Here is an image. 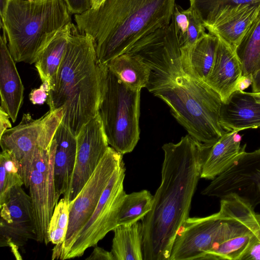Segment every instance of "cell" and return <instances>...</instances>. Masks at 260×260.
I'll return each mask as SVG.
<instances>
[{
    "label": "cell",
    "instance_id": "1",
    "mask_svg": "<svg viewBox=\"0 0 260 260\" xmlns=\"http://www.w3.org/2000/svg\"><path fill=\"white\" fill-rule=\"evenodd\" d=\"M211 147L189 135L177 143L162 146L161 183L153 195L151 210L142 219L144 260H169L176 235L189 217Z\"/></svg>",
    "mask_w": 260,
    "mask_h": 260
},
{
    "label": "cell",
    "instance_id": "2",
    "mask_svg": "<svg viewBox=\"0 0 260 260\" xmlns=\"http://www.w3.org/2000/svg\"><path fill=\"white\" fill-rule=\"evenodd\" d=\"M176 0H105L74 15L81 33L93 39L100 64L127 52L140 39L169 24Z\"/></svg>",
    "mask_w": 260,
    "mask_h": 260
},
{
    "label": "cell",
    "instance_id": "3",
    "mask_svg": "<svg viewBox=\"0 0 260 260\" xmlns=\"http://www.w3.org/2000/svg\"><path fill=\"white\" fill-rule=\"evenodd\" d=\"M99 64L93 39L74 24L55 84L48 92L50 110L61 109V123L77 137L98 114Z\"/></svg>",
    "mask_w": 260,
    "mask_h": 260
},
{
    "label": "cell",
    "instance_id": "4",
    "mask_svg": "<svg viewBox=\"0 0 260 260\" xmlns=\"http://www.w3.org/2000/svg\"><path fill=\"white\" fill-rule=\"evenodd\" d=\"M71 15L64 0H10L1 27L14 61L35 63Z\"/></svg>",
    "mask_w": 260,
    "mask_h": 260
},
{
    "label": "cell",
    "instance_id": "5",
    "mask_svg": "<svg viewBox=\"0 0 260 260\" xmlns=\"http://www.w3.org/2000/svg\"><path fill=\"white\" fill-rule=\"evenodd\" d=\"M149 91L164 101L188 135L201 143L211 147L227 132L220 123L222 102L204 81L183 74Z\"/></svg>",
    "mask_w": 260,
    "mask_h": 260
},
{
    "label": "cell",
    "instance_id": "6",
    "mask_svg": "<svg viewBox=\"0 0 260 260\" xmlns=\"http://www.w3.org/2000/svg\"><path fill=\"white\" fill-rule=\"evenodd\" d=\"M99 64L98 113L109 144L123 155L132 152L140 139L141 89L128 87L106 64Z\"/></svg>",
    "mask_w": 260,
    "mask_h": 260
},
{
    "label": "cell",
    "instance_id": "7",
    "mask_svg": "<svg viewBox=\"0 0 260 260\" xmlns=\"http://www.w3.org/2000/svg\"><path fill=\"white\" fill-rule=\"evenodd\" d=\"M123 155L109 147L93 173L75 200L69 204L68 228L64 242L55 245L52 259H61L75 242L80 230L95 210Z\"/></svg>",
    "mask_w": 260,
    "mask_h": 260
},
{
    "label": "cell",
    "instance_id": "8",
    "mask_svg": "<svg viewBox=\"0 0 260 260\" xmlns=\"http://www.w3.org/2000/svg\"><path fill=\"white\" fill-rule=\"evenodd\" d=\"M181 45L173 15L170 23L138 41L127 52L138 55L151 69L148 90L177 76L182 69Z\"/></svg>",
    "mask_w": 260,
    "mask_h": 260
},
{
    "label": "cell",
    "instance_id": "9",
    "mask_svg": "<svg viewBox=\"0 0 260 260\" xmlns=\"http://www.w3.org/2000/svg\"><path fill=\"white\" fill-rule=\"evenodd\" d=\"M125 172L123 160L114 171L92 215L62 260L82 256L88 248L96 246L118 226L119 210L126 195L123 186Z\"/></svg>",
    "mask_w": 260,
    "mask_h": 260
},
{
    "label": "cell",
    "instance_id": "10",
    "mask_svg": "<svg viewBox=\"0 0 260 260\" xmlns=\"http://www.w3.org/2000/svg\"><path fill=\"white\" fill-rule=\"evenodd\" d=\"M54 153L52 140L49 148L37 146L29 185L37 241L44 242L46 245L49 242L48 229L56 205Z\"/></svg>",
    "mask_w": 260,
    "mask_h": 260
},
{
    "label": "cell",
    "instance_id": "11",
    "mask_svg": "<svg viewBox=\"0 0 260 260\" xmlns=\"http://www.w3.org/2000/svg\"><path fill=\"white\" fill-rule=\"evenodd\" d=\"M260 149L243 151L223 172L212 180L202 194L220 199L234 193L254 207L260 203Z\"/></svg>",
    "mask_w": 260,
    "mask_h": 260
},
{
    "label": "cell",
    "instance_id": "12",
    "mask_svg": "<svg viewBox=\"0 0 260 260\" xmlns=\"http://www.w3.org/2000/svg\"><path fill=\"white\" fill-rule=\"evenodd\" d=\"M1 207V246H9L18 259V248L29 240L37 241L31 200L21 186H14Z\"/></svg>",
    "mask_w": 260,
    "mask_h": 260
},
{
    "label": "cell",
    "instance_id": "13",
    "mask_svg": "<svg viewBox=\"0 0 260 260\" xmlns=\"http://www.w3.org/2000/svg\"><path fill=\"white\" fill-rule=\"evenodd\" d=\"M76 139L74 169L69 188L63 195L69 204L88 181L109 147L99 113L82 127Z\"/></svg>",
    "mask_w": 260,
    "mask_h": 260
},
{
    "label": "cell",
    "instance_id": "14",
    "mask_svg": "<svg viewBox=\"0 0 260 260\" xmlns=\"http://www.w3.org/2000/svg\"><path fill=\"white\" fill-rule=\"evenodd\" d=\"M222 221L219 212L189 217L176 235L169 260H202L217 240Z\"/></svg>",
    "mask_w": 260,
    "mask_h": 260
},
{
    "label": "cell",
    "instance_id": "15",
    "mask_svg": "<svg viewBox=\"0 0 260 260\" xmlns=\"http://www.w3.org/2000/svg\"><path fill=\"white\" fill-rule=\"evenodd\" d=\"M50 115V110L37 119L25 114L18 125L7 129L0 137L2 150L11 152L18 161L26 188L29 187L35 150Z\"/></svg>",
    "mask_w": 260,
    "mask_h": 260
},
{
    "label": "cell",
    "instance_id": "16",
    "mask_svg": "<svg viewBox=\"0 0 260 260\" xmlns=\"http://www.w3.org/2000/svg\"><path fill=\"white\" fill-rule=\"evenodd\" d=\"M222 224L217 240L202 260H240L252 239L254 232L236 217L218 211Z\"/></svg>",
    "mask_w": 260,
    "mask_h": 260
},
{
    "label": "cell",
    "instance_id": "17",
    "mask_svg": "<svg viewBox=\"0 0 260 260\" xmlns=\"http://www.w3.org/2000/svg\"><path fill=\"white\" fill-rule=\"evenodd\" d=\"M217 37L218 43L214 64L204 82L224 102L237 91L242 77V67L236 50Z\"/></svg>",
    "mask_w": 260,
    "mask_h": 260
},
{
    "label": "cell",
    "instance_id": "18",
    "mask_svg": "<svg viewBox=\"0 0 260 260\" xmlns=\"http://www.w3.org/2000/svg\"><path fill=\"white\" fill-rule=\"evenodd\" d=\"M3 31L0 40V108L15 122L23 102L24 88L9 51L6 32Z\"/></svg>",
    "mask_w": 260,
    "mask_h": 260
},
{
    "label": "cell",
    "instance_id": "19",
    "mask_svg": "<svg viewBox=\"0 0 260 260\" xmlns=\"http://www.w3.org/2000/svg\"><path fill=\"white\" fill-rule=\"evenodd\" d=\"M220 123L227 132L260 127V103L251 92H234L222 103Z\"/></svg>",
    "mask_w": 260,
    "mask_h": 260
},
{
    "label": "cell",
    "instance_id": "20",
    "mask_svg": "<svg viewBox=\"0 0 260 260\" xmlns=\"http://www.w3.org/2000/svg\"><path fill=\"white\" fill-rule=\"evenodd\" d=\"M52 141L55 146L54 180L56 204L60 196L68 191L71 184L76 157L77 139L61 122Z\"/></svg>",
    "mask_w": 260,
    "mask_h": 260
},
{
    "label": "cell",
    "instance_id": "21",
    "mask_svg": "<svg viewBox=\"0 0 260 260\" xmlns=\"http://www.w3.org/2000/svg\"><path fill=\"white\" fill-rule=\"evenodd\" d=\"M218 43V37L209 32L191 47L181 48L183 73L192 79L204 81L213 67Z\"/></svg>",
    "mask_w": 260,
    "mask_h": 260
},
{
    "label": "cell",
    "instance_id": "22",
    "mask_svg": "<svg viewBox=\"0 0 260 260\" xmlns=\"http://www.w3.org/2000/svg\"><path fill=\"white\" fill-rule=\"evenodd\" d=\"M259 10L260 3L240 5L218 18L207 29L209 32L222 39L236 50L256 18Z\"/></svg>",
    "mask_w": 260,
    "mask_h": 260
},
{
    "label": "cell",
    "instance_id": "23",
    "mask_svg": "<svg viewBox=\"0 0 260 260\" xmlns=\"http://www.w3.org/2000/svg\"><path fill=\"white\" fill-rule=\"evenodd\" d=\"M239 132H226L212 146L202 167L201 178L214 179L245 150L246 145L241 146Z\"/></svg>",
    "mask_w": 260,
    "mask_h": 260
},
{
    "label": "cell",
    "instance_id": "24",
    "mask_svg": "<svg viewBox=\"0 0 260 260\" xmlns=\"http://www.w3.org/2000/svg\"><path fill=\"white\" fill-rule=\"evenodd\" d=\"M73 25L71 22L61 28L35 63L42 82H47L50 90L55 84L67 51Z\"/></svg>",
    "mask_w": 260,
    "mask_h": 260
},
{
    "label": "cell",
    "instance_id": "25",
    "mask_svg": "<svg viewBox=\"0 0 260 260\" xmlns=\"http://www.w3.org/2000/svg\"><path fill=\"white\" fill-rule=\"evenodd\" d=\"M106 64L122 83L132 89H141L149 83L151 69L136 54L126 52Z\"/></svg>",
    "mask_w": 260,
    "mask_h": 260
},
{
    "label": "cell",
    "instance_id": "26",
    "mask_svg": "<svg viewBox=\"0 0 260 260\" xmlns=\"http://www.w3.org/2000/svg\"><path fill=\"white\" fill-rule=\"evenodd\" d=\"M113 231L111 252L114 260L144 259L142 223L119 225Z\"/></svg>",
    "mask_w": 260,
    "mask_h": 260
},
{
    "label": "cell",
    "instance_id": "27",
    "mask_svg": "<svg viewBox=\"0 0 260 260\" xmlns=\"http://www.w3.org/2000/svg\"><path fill=\"white\" fill-rule=\"evenodd\" d=\"M242 67V77L253 79L260 69V10L236 49Z\"/></svg>",
    "mask_w": 260,
    "mask_h": 260
},
{
    "label": "cell",
    "instance_id": "28",
    "mask_svg": "<svg viewBox=\"0 0 260 260\" xmlns=\"http://www.w3.org/2000/svg\"><path fill=\"white\" fill-rule=\"evenodd\" d=\"M260 0H189V9L207 29L223 13L241 5L254 4Z\"/></svg>",
    "mask_w": 260,
    "mask_h": 260
},
{
    "label": "cell",
    "instance_id": "29",
    "mask_svg": "<svg viewBox=\"0 0 260 260\" xmlns=\"http://www.w3.org/2000/svg\"><path fill=\"white\" fill-rule=\"evenodd\" d=\"M153 200V195L146 189L126 194L119 210L118 225L142 220L151 210Z\"/></svg>",
    "mask_w": 260,
    "mask_h": 260
},
{
    "label": "cell",
    "instance_id": "30",
    "mask_svg": "<svg viewBox=\"0 0 260 260\" xmlns=\"http://www.w3.org/2000/svg\"><path fill=\"white\" fill-rule=\"evenodd\" d=\"M23 184L20 165L15 155L9 150H2L0 155V206L7 201L13 187Z\"/></svg>",
    "mask_w": 260,
    "mask_h": 260
},
{
    "label": "cell",
    "instance_id": "31",
    "mask_svg": "<svg viewBox=\"0 0 260 260\" xmlns=\"http://www.w3.org/2000/svg\"><path fill=\"white\" fill-rule=\"evenodd\" d=\"M69 219V203L63 197L56 204L49 222L48 229L49 242L59 245L64 242L68 231Z\"/></svg>",
    "mask_w": 260,
    "mask_h": 260
},
{
    "label": "cell",
    "instance_id": "32",
    "mask_svg": "<svg viewBox=\"0 0 260 260\" xmlns=\"http://www.w3.org/2000/svg\"><path fill=\"white\" fill-rule=\"evenodd\" d=\"M188 17V27L184 43L181 48H189L205 35V27L194 16L190 9H187Z\"/></svg>",
    "mask_w": 260,
    "mask_h": 260
},
{
    "label": "cell",
    "instance_id": "33",
    "mask_svg": "<svg viewBox=\"0 0 260 260\" xmlns=\"http://www.w3.org/2000/svg\"><path fill=\"white\" fill-rule=\"evenodd\" d=\"M173 17L178 32L181 46L182 47L186 35L188 27V17L187 10H184L175 4Z\"/></svg>",
    "mask_w": 260,
    "mask_h": 260
},
{
    "label": "cell",
    "instance_id": "34",
    "mask_svg": "<svg viewBox=\"0 0 260 260\" xmlns=\"http://www.w3.org/2000/svg\"><path fill=\"white\" fill-rule=\"evenodd\" d=\"M68 9L72 14H81L92 7L91 0H64Z\"/></svg>",
    "mask_w": 260,
    "mask_h": 260
},
{
    "label": "cell",
    "instance_id": "35",
    "mask_svg": "<svg viewBox=\"0 0 260 260\" xmlns=\"http://www.w3.org/2000/svg\"><path fill=\"white\" fill-rule=\"evenodd\" d=\"M42 83L39 88L32 89L29 94V100L34 105H42L47 101L50 88L47 82Z\"/></svg>",
    "mask_w": 260,
    "mask_h": 260
},
{
    "label": "cell",
    "instance_id": "36",
    "mask_svg": "<svg viewBox=\"0 0 260 260\" xmlns=\"http://www.w3.org/2000/svg\"><path fill=\"white\" fill-rule=\"evenodd\" d=\"M240 260H260V240L254 236Z\"/></svg>",
    "mask_w": 260,
    "mask_h": 260
},
{
    "label": "cell",
    "instance_id": "37",
    "mask_svg": "<svg viewBox=\"0 0 260 260\" xmlns=\"http://www.w3.org/2000/svg\"><path fill=\"white\" fill-rule=\"evenodd\" d=\"M86 259L114 260V258L111 252L108 251L96 245L95 246L92 252Z\"/></svg>",
    "mask_w": 260,
    "mask_h": 260
},
{
    "label": "cell",
    "instance_id": "38",
    "mask_svg": "<svg viewBox=\"0 0 260 260\" xmlns=\"http://www.w3.org/2000/svg\"><path fill=\"white\" fill-rule=\"evenodd\" d=\"M9 115L0 108V137L7 129L12 127Z\"/></svg>",
    "mask_w": 260,
    "mask_h": 260
},
{
    "label": "cell",
    "instance_id": "39",
    "mask_svg": "<svg viewBox=\"0 0 260 260\" xmlns=\"http://www.w3.org/2000/svg\"><path fill=\"white\" fill-rule=\"evenodd\" d=\"M252 92H260V69L253 77V81L251 84Z\"/></svg>",
    "mask_w": 260,
    "mask_h": 260
},
{
    "label": "cell",
    "instance_id": "40",
    "mask_svg": "<svg viewBox=\"0 0 260 260\" xmlns=\"http://www.w3.org/2000/svg\"><path fill=\"white\" fill-rule=\"evenodd\" d=\"M10 0H0L1 25L4 21L6 13Z\"/></svg>",
    "mask_w": 260,
    "mask_h": 260
},
{
    "label": "cell",
    "instance_id": "41",
    "mask_svg": "<svg viewBox=\"0 0 260 260\" xmlns=\"http://www.w3.org/2000/svg\"><path fill=\"white\" fill-rule=\"evenodd\" d=\"M252 95L255 98L256 101L260 103V92H251Z\"/></svg>",
    "mask_w": 260,
    "mask_h": 260
},
{
    "label": "cell",
    "instance_id": "42",
    "mask_svg": "<svg viewBox=\"0 0 260 260\" xmlns=\"http://www.w3.org/2000/svg\"><path fill=\"white\" fill-rule=\"evenodd\" d=\"M105 1V0H97V2H96V6L95 8H97L99 6H100Z\"/></svg>",
    "mask_w": 260,
    "mask_h": 260
},
{
    "label": "cell",
    "instance_id": "43",
    "mask_svg": "<svg viewBox=\"0 0 260 260\" xmlns=\"http://www.w3.org/2000/svg\"><path fill=\"white\" fill-rule=\"evenodd\" d=\"M256 218H257V220L258 221V224H259V225L260 226V214H257L256 213ZM258 239L259 240H260V234H259V235L258 236Z\"/></svg>",
    "mask_w": 260,
    "mask_h": 260
},
{
    "label": "cell",
    "instance_id": "44",
    "mask_svg": "<svg viewBox=\"0 0 260 260\" xmlns=\"http://www.w3.org/2000/svg\"><path fill=\"white\" fill-rule=\"evenodd\" d=\"M97 0H91L92 7L91 8H95L96 6Z\"/></svg>",
    "mask_w": 260,
    "mask_h": 260
},
{
    "label": "cell",
    "instance_id": "45",
    "mask_svg": "<svg viewBox=\"0 0 260 260\" xmlns=\"http://www.w3.org/2000/svg\"><path fill=\"white\" fill-rule=\"evenodd\" d=\"M258 196H259V198L260 199V188L258 189Z\"/></svg>",
    "mask_w": 260,
    "mask_h": 260
},
{
    "label": "cell",
    "instance_id": "46",
    "mask_svg": "<svg viewBox=\"0 0 260 260\" xmlns=\"http://www.w3.org/2000/svg\"><path fill=\"white\" fill-rule=\"evenodd\" d=\"M259 128H260V127H259Z\"/></svg>",
    "mask_w": 260,
    "mask_h": 260
}]
</instances>
